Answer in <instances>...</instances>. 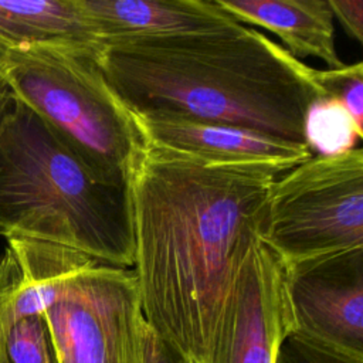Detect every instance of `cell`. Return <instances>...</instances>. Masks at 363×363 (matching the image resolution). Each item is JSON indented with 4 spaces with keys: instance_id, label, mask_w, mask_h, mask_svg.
<instances>
[{
    "instance_id": "d6986e66",
    "label": "cell",
    "mask_w": 363,
    "mask_h": 363,
    "mask_svg": "<svg viewBox=\"0 0 363 363\" xmlns=\"http://www.w3.org/2000/svg\"><path fill=\"white\" fill-rule=\"evenodd\" d=\"M9 98H10L9 91H7L6 86L0 82V122H1L3 115H4V112H6V108H7V104H9Z\"/></svg>"
},
{
    "instance_id": "4fadbf2b",
    "label": "cell",
    "mask_w": 363,
    "mask_h": 363,
    "mask_svg": "<svg viewBox=\"0 0 363 363\" xmlns=\"http://www.w3.org/2000/svg\"><path fill=\"white\" fill-rule=\"evenodd\" d=\"M363 138V125L333 96H318L306 109L303 142L320 156L340 155L357 147Z\"/></svg>"
},
{
    "instance_id": "8992f818",
    "label": "cell",
    "mask_w": 363,
    "mask_h": 363,
    "mask_svg": "<svg viewBox=\"0 0 363 363\" xmlns=\"http://www.w3.org/2000/svg\"><path fill=\"white\" fill-rule=\"evenodd\" d=\"M43 318L58 363H145L149 325L129 268L92 261L62 282Z\"/></svg>"
},
{
    "instance_id": "52a82bcc",
    "label": "cell",
    "mask_w": 363,
    "mask_h": 363,
    "mask_svg": "<svg viewBox=\"0 0 363 363\" xmlns=\"http://www.w3.org/2000/svg\"><path fill=\"white\" fill-rule=\"evenodd\" d=\"M285 275L289 333L363 357V251Z\"/></svg>"
},
{
    "instance_id": "277c9868",
    "label": "cell",
    "mask_w": 363,
    "mask_h": 363,
    "mask_svg": "<svg viewBox=\"0 0 363 363\" xmlns=\"http://www.w3.org/2000/svg\"><path fill=\"white\" fill-rule=\"evenodd\" d=\"M102 45L43 44L7 52L0 82L102 183L128 187L145 146L135 115L101 67Z\"/></svg>"
},
{
    "instance_id": "ac0fdd59",
    "label": "cell",
    "mask_w": 363,
    "mask_h": 363,
    "mask_svg": "<svg viewBox=\"0 0 363 363\" xmlns=\"http://www.w3.org/2000/svg\"><path fill=\"white\" fill-rule=\"evenodd\" d=\"M145 363H190L174 347L162 340L150 328L145 339Z\"/></svg>"
},
{
    "instance_id": "e0dca14e",
    "label": "cell",
    "mask_w": 363,
    "mask_h": 363,
    "mask_svg": "<svg viewBox=\"0 0 363 363\" xmlns=\"http://www.w3.org/2000/svg\"><path fill=\"white\" fill-rule=\"evenodd\" d=\"M333 18L336 17L346 31L357 43H363V0H328Z\"/></svg>"
},
{
    "instance_id": "5bb4252c",
    "label": "cell",
    "mask_w": 363,
    "mask_h": 363,
    "mask_svg": "<svg viewBox=\"0 0 363 363\" xmlns=\"http://www.w3.org/2000/svg\"><path fill=\"white\" fill-rule=\"evenodd\" d=\"M0 363H58L43 315L0 323Z\"/></svg>"
},
{
    "instance_id": "7a4b0ae2",
    "label": "cell",
    "mask_w": 363,
    "mask_h": 363,
    "mask_svg": "<svg viewBox=\"0 0 363 363\" xmlns=\"http://www.w3.org/2000/svg\"><path fill=\"white\" fill-rule=\"evenodd\" d=\"M99 61L136 116L227 123L299 143L306 109L323 95L315 68L240 23L104 41Z\"/></svg>"
},
{
    "instance_id": "9a60e30c",
    "label": "cell",
    "mask_w": 363,
    "mask_h": 363,
    "mask_svg": "<svg viewBox=\"0 0 363 363\" xmlns=\"http://www.w3.org/2000/svg\"><path fill=\"white\" fill-rule=\"evenodd\" d=\"M316 82L323 95L339 99L363 125V64H343L339 68L316 69Z\"/></svg>"
},
{
    "instance_id": "30bf717a",
    "label": "cell",
    "mask_w": 363,
    "mask_h": 363,
    "mask_svg": "<svg viewBox=\"0 0 363 363\" xmlns=\"http://www.w3.org/2000/svg\"><path fill=\"white\" fill-rule=\"evenodd\" d=\"M99 40L164 37L237 23L216 0H78Z\"/></svg>"
},
{
    "instance_id": "ba28073f",
    "label": "cell",
    "mask_w": 363,
    "mask_h": 363,
    "mask_svg": "<svg viewBox=\"0 0 363 363\" xmlns=\"http://www.w3.org/2000/svg\"><path fill=\"white\" fill-rule=\"evenodd\" d=\"M288 333L285 268L259 237L241 269L208 363H277Z\"/></svg>"
},
{
    "instance_id": "7c38bea8",
    "label": "cell",
    "mask_w": 363,
    "mask_h": 363,
    "mask_svg": "<svg viewBox=\"0 0 363 363\" xmlns=\"http://www.w3.org/2000/svg\"><path fill=\"white\" fill-rule=\"evenodd\" d=\"M43 44L102 45L78 0H0V60Z\"/></svg>"
},
{
    "instance_id": "6da1fadb",
    "label": "cell",
    "mask_w": 363,
    "mask_h": 363,
    "mask_svg": "<svg viewBox=\"0 0 363 363\" xmlns=\"http://www.w3.org/2000/svg\"><path fill=\"white\" fill-rule=\"evenodd\" d=\"M282 174L145 140L128 183L132 271L149 328L190 363L210 360Z\"/></svg>"
},
{
    "instance_id": "9c48e42d",
    "label": "cell",
    "mask_w": 363,
    "mask_h": 363,
    "mask_svg": "<svg viewBox=\"0 0 363 363\" xmlns=\"http://www.w3.org/2000/svg\"><path fill=\"white\" fill-rule=\"evenodd\" d=\"M146 142L221 164L262 166L285 173L313 153L305 143L241 126L176 116H136Z\"/></svg>"
},
{
    "instance_id": "2e32d148",
    "label": "cell",
    "mask_w": 363,
    "mask_h": 363,
    "mask_svg": "<svg viewBox=\"0 0 363 363\" xmlns=\"http://www.w3.org/2000/svg\"><path fill=\"white\" fill-rule=\"evenodd\" d=\"M277 363H363V357L288 333L281 345Z\"/></svg>"
},
{
    "instance_id": "8fae6325",
    "label": "cell",
    "mask_w": 363,
    "mask_h": 363,
    "mask_svg": "<svg viewBox=\"0 0 363 363\" xmlns=\"http://www.w3.org/2000/svg\"><path fill=\"white\" fill-rule=\"evenodd\" d=\"M237 23L261 27L282 41L295 58L315 57L329 68L343 65L335 47L328 0H216Z\"/></svg>"
},
{
    "instance_id": "5b68a950",
    "label": "cell",
    "mask_w": 363,
    "mask_h": 363,
    "mask_svg": "<svg viewBox=\"0 0 363 363\" xmlns=\"http://www.w3.org/2000/svg\"><path fill=\"white\" fill-rule=\"evenodd\" d=\"M261 241L286 272L363 251V150L312 155L271 186Z\"/></svg>"
},
{
    "instance_id": "3957f363",
    "label": "cell",
    "mask_w": 363,
    "mask_h": 363,
    "mask_svg": "<svg viewBox=\"0 0 363 363\" xmlns=\"http://www.w3.org/2000/svg\"><path fill=\"white\" fill-rule=\"evenodd\" d=\"M0 235L41 240L133 267L128 187L99 182L26 104L0 122Z\"/></svg>"
}]
</instances>
